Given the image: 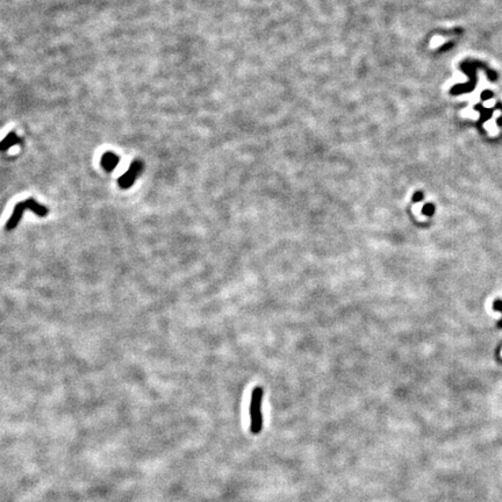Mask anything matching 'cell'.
I'll return each instance as SVG.
<instances>
[{"mask_svg": "<svg viewBox=\"0 0 502 502\" xmlns=\"http://www.w3.org/2000/svg\"><path fill=\"white\" fill-rule=\"evenodd\" d=\"M119 157L116 156L115 154L113 153H106L102 155L101 157V167L107 171V172H112L113 170L115 169L116 165L119 164Z\"/></svg>", "mask_w": 502, "mask_h": 502, "instance_id": "277c9868", "label": "cell"}, {"mask_svg": "<svg viewBox=\"0 0 502 502\" xmlns=\"http://www.w3.org/2000/svg\"><path fill=\"white\" fill-rule=\"evenodd\" d=\"M142 162L135 161L133 162L132 165L129 167V170L123 174V176L120 177L119 179V186L121 188H129L135 181L137 174H139L141 171H142Z\"/></svg>", "mask_w": 502, "mask_h": 502, "instance_id": "3957f363", "label": "cell"}, {"mask_svg": "<svg viewBox=\"0 0 502 502\" xmlns=\"http://www.w3.org/2000/svg\"><path fill=\"white\" fill-rule=\"evenodd\" d=\"M263 395L264 391L262 387H255V390L252 391V395H251L249 413H250V432L252 435L260 434V431H262L263 429V412H262Z\"/></svg>", "mask_w": 502, "mask_h": 502, "instance_id": "6da1fadb", "label": "cell"}, {"mask_svg": "<svg viewBox=\"0 0 502 502\" xmlns=\"http://www.w3.org/2000/svg\"><path fill=\"white\" fill-rule=\"evenodd\" d=\"M26 209H29V211L34 212L37 216H41V218L47 216L48 213H49V209L44 207L42 205H40L39 202H36L34 199H27V200L18 202V204L15 205L13 214L11 215V218L8 219L7 223H6V229L7 230L14 229L15 227L19 225L20 220H21L23 215V212H25Z\"/></svg>", "mask_w": 502, "mask_h": 502, "instance_id": "7a4b0ae2", "label": "cell"}, {"mask_svg": "<svg viewBox=\"0 0 502 502\" xmlns=\"http://www.w3.org/2000/svg\"><path fill=\"white\" fill-rule=\"evenodd\" d=\"M20 143V139L15 133H9L5 136V139L0 142V151H5L9 148Z\"/></svg>", "mask_w": 502, "mask_h": 502, "instance_id": "5b68a950", "label": "cell"}, {"mask_svg": "<svg viewBox=\"0 0 502 502\" xmlns=\"http://www.w3.org/2000/svg\"><path fill=\"white\" fill-rule=\"evenodd\" d=\"M422 199H423V193H422V192H416V193L414 194V197H413V201L418 202V201H421Z\"/></svg>", "mask_w": 502, "mask_h": 502, "instance_id": "ba28073f", "label": "cell"}, {"mask_svg": "<svg viewBox=\"0 0 502 502\" xmlns=\"http://www.w3.org/2000/svg\"><path fill=\"white\" fill-rule=\"evenodd\" d=\"M493 309L497 312H500L502 314V300H499V299L498 300H495L494 304H493ZM498 326L500 327V328H502V320L498 323Z\"/></svg>", "mask_w": 502, "mask_h": 502, "instance_id": "8992f818", "label": "cell"}, {"mask_svg": "<svg viewBox=\"0 0 502 502\" xmlns=\"http://www.w3.org/2000/svg\"><path fill=\"white\" fill-rule=\"evenodd\" d=\"M422 212H423V214L424 215H428V216H431L432 214H434V212H435V207H434V205L432 204H427L423 207V209H422Z\"/></svg>", "mask_w": 502, "mask_h": 502, "instance_id": "52a82bcc", "label": "cell"}]
</instances>
